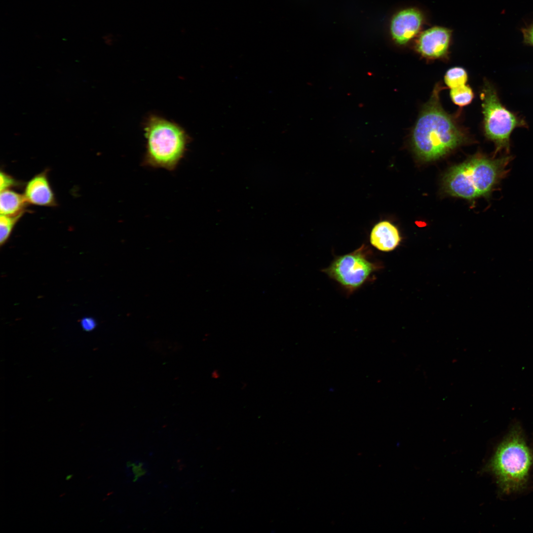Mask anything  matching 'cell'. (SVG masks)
I'll return each mask as SVG.
<instances>
[{"label": "cell", "instance_id": "cell-19", "mask_svg": "<svg viewBox=\"0 0 533 533\" xmlns=\"http://www.w3.org/2000/svg\"><path fill=\"white\" fill-rule=\"evenodd\" d=\"M73 476V475H69L68 476H67V477L66 478V480H69L71 479L72 478Z\"/></svg>", "mask_w": 533, "mask_h": 533}, {"label": "cell", "instance_id": "cell-7", "mask_svg": "<svg viewBox=\"0 0 533 533\" xmlns=\"http://www.w3.org/2000/svg\"><path fill=\"white\" fill-rule=\"evenodd\" d=\"M421 13L416 9L407 8L396 13L392 18L390 32L394 40L404 44L415 36L422 24Z\"/></svg>", "mask_w": 533, "mask_h": 533}, {"label": "cell", "instance_id": "cell-1", "mask_svg": "<svg viewBox=\"0 0 533 533\" xmlns=\"http://www.w3.org/2000/svg\"><path fill=\"white\" fill-rule=\"evenodd\" d=\"M438 87L424 107L412 132L414 150L424 161L441 158L465 140L464 134L441 107Z\"/></svg>", "mask_w": 533, "mask_h": 533}, {"label": "cell", "instance_id": "cell-16", "mask_svg": "<svg viewBox=\"0 0 533 533\" xmlns=\"http://www.w3.org/2000/svg\"><path fill=\"white\" fill-rule=\"evenodd\" d=\"M525 42L533 46V24L522 30Z\"/></svg>", "mask_w": 533, "mask_h": 533}, {"label": "cell", "instance_id": "cell-9", "mask_svg": "<svg viewBox=\"0 0 533 533\" xmlns=\"http://www.w3.org/2000/svg\"><path fill=\"white\" fill-rule=\"evenodd\" d=\"M401 238L397 228L391 222L383 220L373 227L369 236L370 244L377 250L390 252L400 244Z\"/></svg>", "mask_w": 533, "mask_h": 533}, {"label": "cell", "instance_id": "cell-11", "mask_svg": "<svg viewBox=\"0 0 533 533\" xmlns=\"http://www.w3.org/2000/svg\"><path fill=\"white\" fill-rule=\"evenodd\" d=\"M27 203L28 202L24 194L9 189L0 191V215L13 216L24 213Z\"/></svg>", "mask_w": 533, "mask_h": 533}, {"label": "cell", "instance_id": "cell-13", "mask_svg": "<svg viewBox=\"0 0 533 533\" xmlns=\"http://www.w3.org/2000/svg\"><path fill=\"white\" fill-rule=\"evenodd\" d=\"M471 88L465 84L451 88L450 96L453 102L459 106L469 104L473 98Z\"/></svg>", "mask_w": 533, "mask_h": 533}, {"label": "cell", "instance_id": "cell-3", "mask_svg": "<svg viewBox=\"0 0 533 533\" xmlns=\"http://www.w3.org/2000/svg\"><path fill=\"white\" fill-rule=\"evenodd\" d=\"M533 462L532 452L518 422L511 426L486 466L496 479L501 493L510 494L526 485Z\"/></svg>", "mask_w": 533, "mask_h": 533}, {"label": "cell", "instance_id": "cell-2", "mask_svg": "<svg viewBox=\"0 0 533 533\" xmlns=\"http://www.w3.org/2000/svg\"><path fill=\"white\" fill-rule=\"evenodd\" d=\"M513 159L509 154L498 158L482 154L453 167L444 177L443 186L450 195L471 200L489 197L506 176L507 166Z\"/></svg>", "mask_w": 533, "mask_h": 533}, {"label": "cell", "instance_id": "cell-5", "mask_svg": "<svg viewBox=\"0 0 533 533\" xmlns=\"http://www.w3.org/2000/svg\"><path fill=\"white\" fill-rule=\"evenodd\" d=\"M481 98L484 132L495 144V155L499 152L509 154L512 131L517 127L527 126L526 122L503 106L495 89L488 82L484 84Z\"/></svg>", "mask_w": 533, "mask_h": 533}, {"label": "cell", "instance_id": "cell-18", "mask_svg": "<svg viewBox=\"0 0 533 533\" xmlns=\"http://www.w3.org/2000/svg\"><path fill=\"white\" fill-rule=\"evenodd\" d=\"M132 466H133V471L136 474L134 479V481H135L138 477L144 475L146 473V471L142 469V463H140L139 465H136L134 464H132Z\"/></svg>", "mask_w": 533, "mask_h": 533}, {"label": "cell", "instance_id": "cell-15", "mask_svg": "<svg viewBox=\"0 0 533 533\" xmlns=\"http://www.w3.org/2000/svg\"><path fill=\"white\" fill-rule=\"evenodd\" d=\"M0 191L8 189L16 185V181L12 177L3 172H0Z\"/></svg>", "mask_w": 533, "mask_h": 533}, {"label": "cell", "instance_id": "cell-17", "mask_svg": "<svg viewBox=\"0 0 533 533\" xmlns=\"http://www.w3.org/2000/svg\"><path fill=\"white\" fill-rule=\"evenodd\" d=\"M96 323L94 319L90 317H85L81 321V325L83 329L87 331H90L94 329Z\"/></svg>", "mask_w": 533, "mask_h": 533}, {"label": "cell", "instance_id": "cell-14", "mask_svg": "<svg viewBox=\"0 0 533 533\" xmlns=\"http://www.w3.org/2000/svg\"><path fill=\"white\" fill-rule=\"evenodd\" d=\"M23 213L16 216H0V245H3L8 240L12 229Z\"/></svg>", "mask_w": 533, "mask_h": 533}, {"label": "cell", "instance_id": "cell-8", "mask_svg": "<svg viewBox=\"0 0 533 533\" xmlns=\"http://www.w3.org/2000/svg\"><path fill=\"white\" fill-rule=\"evenodd\" d=\"M449 30L435 27L424 31L417 43V49L427 58H437L444 55L447 51L450 40Z\"/></svg>", "mask_w": 533, "mask_h": 533}, {"label": "cell", "instance_id": "cell-4", "mask_svg": "<svg viewBox=\"0 0 533 533\" xmlns=\"http://www.w3.org/2000/svg\"><path fill=\"white\" fill-rule=\"evenodd\" d=\"M146 140L143 164L153 168L174 170L184 157L189 137L178 124L151 115L144 127Z\"/></svg>", "mask_w": 533, "mask_h": 533}, {"label": "cell", "instance_id": "cell-10", "mask_svg": "<svg viewBox=\"0 0 533 533\" xmlns=\"http://www.w3.org/2000/svg\"><path fill=\"white\" fill-rule=\"evenodd\" d=\"M24 195L27 202L33 205L43 206L55 205L54 193L44 172L36 175L28 182Z\"/></svg>", "mask_w": 533, "mask_h": 533}, {"label": "cell", "instance_id": "cell-6", "mask_svg": "<svg viewBox=\"0 0 533 533\" xmlns=\"http://www.w3.org/2000/svg\"><path fill=\"white\" fill-rule=\"evenodd\" d=\"M372 251L365 244L352 252L335 257L321 271L350 295L374 279L381 265L371 260Z\"/></svg>", "mask_w": 533, "mask_h": 533}, {"label": "cell", "instance_id": "cell-12", "mask_svg": "<svg viewBox=\"0 0 533 533\" xmlns=\"http://www.w3.org/2000/svg\"><path fill=\"white\" fill-rule=\"evenodd\" d=\"M467 80L466 71L462 68L457 67L448 70L444 77L446 84L451 89L465 84Z\"/></svg>", "mask_w": 533, "mask_h": 533}]
</instances>
